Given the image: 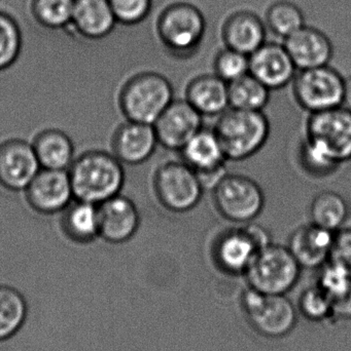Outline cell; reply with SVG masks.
<instances>
[{
  "label": "cell",
  "mask_w": 351,
  "mask_h": 351,
  "mask_svg": "<svg viewBox=\"0 0 351 351\" xmlns=\"http://www.w3.org/2000/svg\"><path fill=\"white\" fill-rule=\"evenodd\" d=\"M212 192L218 214L237 224L253 222L265 206L263 189L247 176L227 174Z\"/></svg>",
  "instance_id": "obj_7"
},
{
  "label": "cell",
  "mask_w": 351,
  "mask_h": 351,
  "mask_svg": "<svg viewBox=\"0 0 351 351\" xmlns=\"http://www.w3.org/2000/svg\"><path fill=\"white\" fill-rule=\"evenodd\" d=\"M342 106L351 111V76L344 80L343 105Z\"/></svg>",
  "instance_id": "obj_38"
},
{
  "label": "cell",
  "mask_w": 351,
  "mask_h": 351,
  "mask_svg": "<svg viewBox=\"0 0 351 351\" xmlns=\"http://www.w3.org/2000/svg\"><path fill=\"white\" fill-rule=\"evenodd\" d=\"M24 192L31 208L43 215L62 213L74 199L69 173L66 170L41 169Z\"/></svg>",
  "instance_id": "obj_13"
},
{
  "label": "cell",
  "mask_w": 351,
  "mask_h": 351,
  "mask_svg": "<svg viewBox=\"0 0 351 351\" xmlns=\"http://www.w3.org/2000/svg\"><path fill=\"white\" fill-rule=\"evenodd\" d=\"M249 73V56L234 49L220 51L214 60V74L227 84L235 82Z\"/></svg>",
  "instance_id": "obj_32"
},
{
  "label": "cell",
  "mask_w": 351,
  "mask_h": 351,
  "mask_svg": "<svg viewBox=\"0 0 351 351\" xmlns=\"http://www.w3.org/2000/svg\"><path fill=\"white\" fill-rule=\"evenodd\" d=\"M183 162L198 175L226 169L227 158L214 129L202 128L181 152Z\"/></svg>",
  "instance_id": "obj_21"
},
{
  "label": "cell",
  "mask_w": 351,
  "mask_h": 351,
  "mask_svg": "<svg viewBox=\"0 0 351 351\" xmlns=\"http://www.w3.org/2000/svg\"><path fill=\"white\" fill-rule=\"evenodd\" d=\"M214 133L227 160L241 162L253 158L269 139V119L263 111L229 108L218 117Z\"/></svg>",
  "instance_id": "obj_2"
},
{
  "label": "cell",
  "mask_w": 351,
  "mask_h": 351,
  "mask_svg": "<svg viewBox=\"0 0 351 351\" xmlns=\"http://www.w3.org/2000/svg\"><path fill=\"white\" fill-rule=\"evenodd\" d=\"M72 26L87 38L107 36L117 25L109 0H76Z\"/></svg>",
  "instance_id": "obj_24"
},
{
  "label": "cell",
  "mask_w": 351,
  "mask_h": 351,
  "mask_svg": "<svg viewBox=\"0 0 351 351\" xmlns=\"http://www.w3.org/2000/svg\"><path fill=\"white\" fill-rule=\"evenodd\" d=\"M328 262L341 268L351 278V227H343L335 233Z\"/></svg>",
  "instance_id": "obj_36"
},
{
  "label": "cell",
  "mask_w": 351,
  "mask_h": 351,
  "mask_svg": "<svg viewBox=\"0 0 351 351\" xmlns=\"http://www.w3.org/2000/svg\"><path fill=\"white\" fill-rule=\"evenodd\" d=\"M159 145L154 125L127 121L113 134V156L122 164L137 166L152 158Z\"/></svg>",
  "instance_id": "obj_17"
},
{
  "label": "cell",
  "mask_w": 351,
  "mask_h": 351,
  "mask_svg": "<svg viewBox=\"0 0 351 351\" xmlns=\"http://www.w3.org/2000/svg\"><path fill=\"white\" fill-rule=\"evenodd\" d=\"M157 28L167 49L177 53H190L201 43L206 23L199 8L179 2L165 8Z\"/></svg>",
  "instance_id": "obj_11"
},
{
  "label": "cell",
  "mask_w": 351,
  "mask_h": 351,
  "mask_svg": "<svg viewBox=\"0 0 351 351\" xmlns=\"http://www.w3.org/2000/svg\"><path fill=\"white\" fill-rule=\"evenodd\" d=\"M22 51V32L18 22L8 12L0 10V71L18 61Z\"/></svg>",
  "instance_id": "obj_30"
},
{
  "label": "cell",
  "mask_w": 351,
  "mask_h": 351,
  "mask_svg": "<svg viewBox=\"0 0 351 351\" xmlns=\"http://www.w3.org/2000/svg\"><path fill=\"white\" fill-rule=\"evenodd\" d=\"M333 315L340 317H351V280L338 294L330 298Z\"/></svg>",
  "instance_id": "obj_37"
},
{
  "label": "cell",
  "mask_w": 351,
  "mask_h": 351,
  "mask_svg": "<svg viewBox=\"0 0 351 351\" xmlns=\"http://www.w3.org/2000/svg\"><path fill=\"white\" fill-rule=\"evenodd\" d=\"M293 94L310 114L338 108L343 105L344 78L329 65L300 70L293 80Z\"/></svg>",
  "instance_id": "obj_10"
},
{
  "label": "cell",
  "mask_w": 351,
  "mask_h": 351,
  "mask_svg": "<svg viewBox=\"0 0 351 351\" xmlns=\"http://www.w3.org/2000/svg\"><path fill=\"white\" fill-rule=\"evenodd\" d=\"M99 234L107 243H124L137 232L140 214L133 200L121 193L98 204Z\"/></svg>",
  "instance_id": "obj_15"
},
{
  "label": "cell",
  "mask_w": 351,
  "mask_h": 351,
  "mask_svg": "<svg viewBox=\"0 0 351 351\" xmlns=\"http://www.w3.org/2000/svg\"><path fill=\"white\" fill-rule=\"evenodd\" d=\"M267 24L276 35L286 38L305 26L304 14L293 2H275L268 10Z\"/></svg>",
  "instance_id": "obj_29"
},
{
  "label": "cell",
  "mask_w": 351,
  "mask_h": 351,
  "mask_svg": "<svg viewBox=\"0 0 351 351\" xmlns=\"http://www.w3.org/2000/svg\"><path fill=\"white\" fill-rule=\"evenodd\" d=\"M26 315L23 295L12 287L0 286V341L12 337L21 329Z\"/></svg>",
  "instance_id": "obj_28"
},
{
  "label": "cell",
  "mask_w": 351,
  "mask_h": 351,
  "mask_svg": "<svg viewBox=\"0 0 351 351\" xmlns=\"http://www.w3.org/2000/svg\"><path fill=\"white\" fill-rule=\"evenodd\" d=\"M31 144L41 169L68 171L73 162V143L63 131L57 129L41 131Z\"/></svg>",
  "instance_id": "obj_25"
},
{
  "label": "cell",
  "mask_w": 351,
  "mask_h": 351,
  "mask_svg": "<svg viewBox=\"0 0 351 351\" xmlns=\"http://www.w3.org/2000/svg\"><path fill=\"white\" fill-rule=\"evenodd\" d=\"M223 36L227 47L251 56L266 43V29L257 14L245 10L226 21Z\"/></svg>",
  "instance_id": "obj_22"
},
{
  "label": "cell",
  "mask_w": 351,
  "mask_h": 351,
  "mask_svg": "<svg viewBox=\"0 0 351 351\" xmlns=\"http://www.w3.org/2000/svg\"><path fill=\"white\" fill-rule=\"evenodd\" d=\"M348 217L350 204L338 192H321L311 202V223L332 232L343 228Z\"/></svg>",
  "instance_id": "obj_26"
},
{
  "label": "cell",
  "mask_w": 351,
  "mask_h": 351,
  "mask_svg": "<svg viewBox=\"0 0 351 351\" xmlns=\"http://www.w3.org/2000/svg\"><path fill=\"white\" fill-rule=\"evenodd\" d=\"M300 311L311 321L319 322L333 315L331 301L319 286L304 291L300 299Z\"/></svg>",
  "instance_id": "obj_34"
},
{
  "label": "cell",
  "mask_w": 351,
  "mask_h": 351,
  "mask_svg": "<svg viewBox=\"0 0 351 351\" xmlns=\"http://www.w3.org/2000/svg\"><path fill=\"white\" fill-rule=\"evenodd\" d=\"M152 185L157 199L173 213L190 212L203 196L204 188L197 173L185 162L161 165L155 173Z\"/></svg>",
  "instance_id": "obj_9"
},
{
  "label": "cell",
  "mask_w": 351,
  "mask_h": 351,
  "mask_svg": "<svg viewBox=\"0 0 351 351\" xmlns=\"http://www.w3.org/2000/svg\"><path fill=\"white\" fill-rule=\"evenodd\" d=\"M60 227L69 241L88 245L100 237L98 204L73 199L61 213Z\"/></svg>",
  "instance_id": "obj_23"
},
{
  "label": "cell",
  "mask_w": 351,
  "mask_h": 351,
  "mask_svg": "<svg viewBox=\"0 0 351 351\" xmlns=\"http://www.w3.org/2000/svg\"><path fill=\"white\" fill-rule=\"evenodd\" d=\"M335 233L310 222L294 230L288 247L301 267L321 268L329 261Z\"/></svg>",
  "instance_id": "obj_19"
},
{
  "label": "cell",
  "mask_w": 351,
  "mask_h": 351,
  "mask_svg": "<svg viewBox=\"0 0 351 351\" xmlns=\"http://www.w3.org/2000/svg\"><path fill=\"white\" fill-rule=\"evenodd\" d=\"M74 199L95 204L121 193L125 182L123 164L113 154L90 150L80 154L68 169Z\"/></svg>",
  "instance_id": "obj_1"
},
{
  "label": "cell",
  "mask_w": 351,
  "mask_h": 351,
  "mask_svg": "<svg viewBox=\"0 0 351 351\" xmlns=\"http://www.w3.org/2000/svg\"><path fill=\"white\" fill-rule=\"evenodd\" d=\"M272 243L271 235L253 222L228 229L218 235L212 252L216 265L230 274H245L256 256Z\"/></svg>",
  "instance_id": "obj_5"
},
{
  "label": "cell",
  "mask_w": 351,
  "mask_h": 351,
  "mask_svg": "<svg viewBox=\"0 0 351 351\" xmlns=\"http://www.w3.org/2000/svg\"><path fill=\"white\" fill-rule=\"evenodd\" d=\"M120 24L135 26L144 22L152 10V0H109Z\"/></svg>",
  "instance_id": "obj_33"
},
{
  "label": "cell",
  "mask_w": 351,
  "mask_h": 351,
  "mask_svg": "<svg viewBox=\"0 0 351 351\" xmlns=\"http://www.w3.org/2000/svg\"><path fill=\"white\" fill-rule=\"evenodd\" d=\"M76 0H31L35 19L49 28H64L71 24Z\"/></svg>",
  "instance_id": "obj_31"
},
{
  "label": "cell",
  "mask_w": 351,
  "mask_h": 351,
  "mask_svg": "<svg viewBox=\"0 0 351 351\" xmlns=\"http://www.w3.org/2000/svg\"><path fill=\"white\" fill-rule=\"evenodd\" d=\"M305 141L337 166L350 162L351 111L340 106L311 113L307 119Z\"/></svg>",
  "instance_id": "obj_6"
},
{
  "label": "cell",
  "mask_w": 351,
  "mask_h": 351,
  "mask_svg": "<svg viewBox=\"0 0 351 351\" xmlns=\"http://www.w3.org/2000/svg\"><path fill=\"white\" fill-rule=\"evenodd\" d=\"M300 162L305 172L313 177H325V176L331 175L339 168V166L328 160L305 140L300 149Z\"/></svg>",
  "instance_id": "obj_35"
},
{
  "label": "cell",
  "mask_w": 351,
  "mask_h": 351,
  "mask_svg": "<svg viewBox=\"0 0 351 351\" xmlns=\"http://www.w3.org/2000/svg\"><path fill=\"white\" fill-rule=\"evenodd\" d=\"M41 170L32 144L22 139L0 143V185L10 191H24Z\"/></svg>",
  "instance_id": "obj_14"
},
{
  "label": "cell",
  "mask_w": 351,
  "mask_h": 351,
  "mask_svg": "<svg viewBox=\"0 0 351 351\" xmlns=\"http://www.w3.org/2000/svg\"><path fill=\"white\" fill-rule=\"evenodd\" d=\"M301 271L302 267L288 245L272 243L258 253L245 276L253 290L286 295L298 284Z\"/></svg>",
  "instance_id": "obj_4"
},
{
  "label": "cell",
  "mask_w": 351,
  "mask_h": 351,
  "mask_svg": "<svg viewBox=\"0 0 351 351\" xmlns=\"http://www.w3.org/2000/svg\"><path fill=\"white\" fill-rule=\"evenodd\" d=\"M297 70L284 45L265 43L249 56V73L270 90H280L293 82Z\"/></svg>",
  "instance_id": "obj_16"
},
{
  "label": "cell",
  "mask_w": 351,
  "mask_h": 351,
  "mask_svg": "<svg viewBox=\"0 0 351 351\" xmlns=\"http://www.w3.org/2000/svg\"><path fill=\"white\" fill-rule=\"evenodd\" d=\"M173 100L172 84L165 76L141 72L124 84L119 104L127 121L154 125Z\"/></svg>",
  "instance_id": "obj_3"
},
{
  "label": "cell",
  "mask_w": 351,
  "mask_h": 351,
  "mask_svg": "<svg viewBox=\"0 0 351 351\" xmlns=\"http://www.w3.org/2000/svg\"><path fill=\"white\" fill-rule=\"evenodd\" d=\"M185 99L202 117H220L229 104V84L216 74L193 78L185 88Z\"/></svg>",
  "instance_id": "obj_20"
},
{
  "label": "cell",
  "mask_w": 351,
  "mask_h": 351,
  "mask_svg": "<svg viewBox=\"0 0 351 351\" xmlns=\"http://www.w3.org/2000/svg\"><path fill=\"white\" fill-rule=\"evenodd\" d=\"M203 117L188 102L173 100L154 123L159 145L179 152L203 128Z\"/></svg>",
  "instance_id": "obj_12"
},
{
  "label": "cell",
  "mask_w": 351,
  "mask_h": 351,
  "mask_svg": "<svg viewBox=\"0 0 351 351\" xmlns=\"http://www.w3.org/2000/svg\"><path fill=\"white\" fill-rule=\"evenodd\" d=\"M242 304L249 324L265 337H284L296 326V307L286 295L268 294L249 288L243 294Z\"/></svg>",
  "instance_id": "obj_8"
},
{
  "label": "cell",
  "mask_w": 351,
  "mask_h": 351,
  "mask_svg": "<svg viewBox=\"0 0 351 351\" xmlns=\"http://www.w3.org/2000/svg\"><path fill=\"white\" fill-rule=\"evenodd\" d=\"M228 84L230 108L263 111L269 103L271 90L251 73Z\"/></svg>",
  "instance_id": "obj_27"
},
{
  "label": "cell",
  "mask_w": 351,
  "mask_h": 351,
  "mask_svg": "<svg viewBox=\"0 0 351 351\" xmlns=\"http://www.w3.org/2000/svg\"><path fill=\"white\" fill-rule=\"evenodd\" d=\"M284 45L299 71L329 65L333 58V45L329 37L306 25L284 38Z\"/></svg>",
  "instance_id": "obj_18"
}]
</instances>
